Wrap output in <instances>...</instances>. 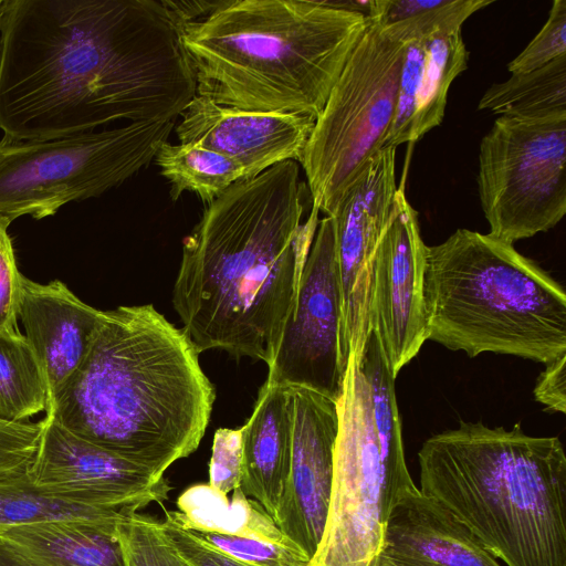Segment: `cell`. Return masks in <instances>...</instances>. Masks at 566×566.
Listing matches in <instances>:
<instances>
[{
  "label": "cell",
  "mask_w": 566,
  "mask_h": 566,
  "mask_svg": "<svg viewBox=\"0 0 566 566\" xmlns=\"http://www.w3.org/2000/svg\"><path fill=\"white\" fill-rule=\"evenodd\" d=\"M196 96L163 0H7L0 28L3 139L177 119Z\"/></svg>",
  "instance_id": "cell-1"
},
{
  "label": "cell",
  "mask_w": 566,
  "mask_h": 566,
  "mask_svg": "<svg viewBox=\"0 0 566 566\" xmlns=\"http://www.w3.org/2000/svg\"><path fill=\"white\" fill-rule=\"evenodd\" d=\"M297 161L274 165L207 205L182 242L172 305L199 353L272 363L318 224L301 223Z\"/></svg>",
  "instance_id": "cell-2"
},
{
  "label": "cell",
  "mask_w": 566,
  "mask_h": 566,
  "mask_svg": "<svg viewBox=\"0 0 566 566\" xmlns=\"http://www.w3.org/2000/svg\"><path fill=\"white\" fill-rule=\"evenodd\" d=\"M199 350L151 304L104 311L90 349L45 415L158 476L197 450L214 388Z\"/></svg>",
  "instance_id": "cell-3"
},
{
  "label": "cell",
  "mask_w": 566,
  "mask_h": 566,
  "mask_svg": "<svg viewBox=\"0 0 566 566\" xmlns=\"http://www.w3.org/2000/svg\"><path fill=\"white\" fill-rule=\"evenodd\" d=\"M369 22L325 1L221 0L179 29L196 95L316 119Z\"/></svg>",
  "instance_id": "cell-4"
},
{
  "label": "cell",
  "mask_w": 566,
  "mask_h": 566,
  "mask_svg": "<svg viewBox=\"0 0 566 566\" xmlns=\"http://www.w3.org/2000/svg\"><path fill=\"white\" fill-rule=\"evenodd\" d=\"M419 491L506 566H566V454L558 437L460 421L418 452Z\"/></svg>",
  "instance_id": "cell-5"
},
{
  "label": "cell",
  "mask_w": 566,
  "mask_h": 566,
  "mask_svg": "<svg viewBox=\"0 0 566 566\" xmlns=\"http://www.w3.org/2000/svg\"><path fill=\"white\" fill-rule=\"evenodd\" d=\"M428 339L469 357L511 355L547 364L566 355L563 286L513 244L455 230L427 245Z\"/></svg>",
  "instance_id": "cell-6"
},
{
  "label": "cell",
  "mask_w": 566,
  "mask_h": 566,
  "mask_svg": "<svg viewBox=\"0 0 566 566\" xmlns=\"http://www.w3.org/2000/svg\"><path fill=\"white\" fill-rule=\"evenodd\" d=\"M408 42L391 25L370 20L315 119L300 163L313 207L325 216L384 147Z\"/></svg>",
  "instance_id": "cell-7"
},
{
  "label": "cell",
  "mask_w": 566,
  "mask_h": 566,
  "mask_svg": "<svg viewBox=\"0 0 566 566\" xmlns=\"http://www.w3.org/2000/svg\"><path fill=\"white\" fill-rule=\"evenodd\" d=\"M176 119L49 140H0V214L39 220L123 184L156 156Z\"/></svg>",
  "instance_id": "cell-8"
},
{
  "label": "cell",
  "mask_w": 566,
  "mask_h": 566,
  "mask_svg": "<svg viewBox=\"0 0 566 566\" xmlns=\"http://www.w3.org/2000/svg\"><path fill=\"white\" fill-rule=\"evenodd\" d=\"M338 431L326 526L307 566H375L387 518L417 486L386 458L374 426L369 388L349 355L336 401Z\"/></svg>",
  "instance_id": "cell-9"
},
{
  "label": "cell",
  "mask_w": 566,
  "mask_h": 566,
  "mask_svg": "<svg viewBox=\"0 0 566 566\" xmlns=\"http://www.w3.org/2000/svg\"><path fill=\"white\" fill-rule=\"evenodd\" d=\"M478 190L490 234L513 244L566 213V114L497 117L480 143Z\"/></svg>",
  "instance_id": "cell-10"
},
{
  "label": "cell",
  "mask_w": 566,
  "mask_h": 566,
  "mask_svg": "<svg viewBox=\"0 0 566 566\" xmlns=\"http://www.w3.org/2000/svg\"><path fill=\"white\" fill-rule=\"evenodd\" d=\"M347 363L334 221L325 216L318 221L266 381L307 388L337 401Z\"/></svg>",
  "instance_id": "cell-11"
},
{
  "label": "cell",
  "mask_w": 566,
  "mask_h": 566,
  "mask_svg": "<svg viewBox=\"0 0 566 566\" xmlns=\"http://www.w3.org/2000/svg\"><path fill=\"white\" fill-rule=\"evenodd\" d=\"M396 148L386 145L368 159L332 213L347 357H360L370 333L373 261L394 211Z\"/></svg>",
  "instance_id": "cell-12"
},
{
  "label": "cell",
  "mask_w": 566,
  "mask_h": 566,
  "mask_svg": "<svg viewBox=\"0 0 566 566\" xmlns=\"http://www.w3.org/2000/svg\"><path fill=\"white\" fill-rule=\"evenodd\" d=\"M427 245L418 212L397 188L390 221L373 261L369 327L396 378L428 340L424 304Z\"/></svg>",
  "instance_id": "cell-13"
},
{
  "label": "cell",
  "mask_w": 566,
  "mask_h": 566,
  "mask_svg": "<svg viewBox=\"0 0 566 566\" xmlns=\"http://www.w3.org/2000/svg\"><path fill=\"white\" fill-rule=\"evenodd\" d=\"M286 387L292 423L291 468L273 521L311 562L322 541L329 510L337 405L311 389Z\"/></svg>",
  "instance_id": "cell-14"
},
{
  "label": "cell",
  "mask_w": 566,
  "mask_h": 566,
  "mask_svg": "<svg viewBox=\"0 0 566 566\" xmlns=\"http://www.w3.org/2000/svg\"><path fill=\"white\" fill-rule=\"evenodd\" d=\"M27 474L39 486L102 507L140 510L150 502L161 503L170 490L165 476L76 436L50 415L43 418Z\"/></svg>",
  "instance_id": "cell-15"
},
{
  "label": "cell",
  "mask_w": 566,
  "mask_h": 566,
  "mask_svg": "<svg viewBox=\"0 0 566 566\" xmlns=\"http://www.w3.org/2000/svg\"><path fill=\"white\" fill-rule=\"evenodd\" d=\"M179 116V143H195L232 159L243 168L245 180L276 164L301 161L315 124L307 115L242 111L199 95Z\"/></svg>",
  "instance_id": "cell-16"
},
{
  "label": "cell",
  "mask_w": 566,
  "mask_h": 566,
  "mask_svg": "<svg viewBox=\"0 0 566 566\" xmlns=\"http://www.w3.org/2000/svg\"><path fill=\"white\" fill-rule=\"evenodd\" d=\"M103 315L62 281L41 284L21 274L17 317L41 366L49 402L85 358Z\"/></svg>",
  "instance_id": "cell-17"
},
{
  "label": "cell",
  "mask_w": 566,
  "mask_h": 566,
  "mask_svg": "<svg viewBox=\"0 0 566 566\" xmlns=\"http://www.w3.org/2000/svg\"><path fill=\"white\" fill-rule=\"evenodd\" d=\"M461 29L441 30L408 42L397 106L384 146L416 143L439 126L453 80L468 67Z\"/></svg>",
  "instance_id": "cell-18"
},
{
  "label": "cell",
  "mask_w": 566,
  "mask_h": 566,
  "mask_svg": "<svg viewBox=\"0 0 566 566\" xmlns=\"http://www.w3.org/2000/svg\"><path fill=\"white\" fill-rule=\"evenodd\" d=\"M379 556L394 566H502L449 510L418 488L391 510Z\"/></svg>",
  "instance_id": "cell-19"
},
{
  "label": "cell",
  "mask_w": 566,
  "mask_h": 566,
  "mask_svg": "<svg viewBox=\"0 0 566 566\" xmlns=\"http://www.w3.org/2000/svg\"><path fill=\"white\" fill-rule=\"evenodd\" d=\"M240 491L274 518L285 489L292 453L289 390L264 382L254 410L242 427Z\"/></svg>",
  "instance_id": "cell-20"
},
{
  "label": "cell",
  "mask_w": 566,
  "mask_h": 566,
  "mask_svg": "<svg viewBox=\"0 0 566 566\" xmlns=\"http://www.w3.org/2000/svg\"><path fill=\"white\" fill-rule=\"evenodd\" d=\"M0 538L38 566H125L117 523L25 524L0 531Z\"/></svg>",
  "instance_id": "cell-21"
},
{
  "label": "cell",
  "mask_w": 566,
  "mask_h": 566,
  "mask_svg": "<svg viewBox=\"0 0 566 566\" xmlns=\"http://www.w3.org/2000/svg\"><path fill=\"white\" fill-rule=\"evenodd\" d=\"M478 108L499 117L524 120L566 114V54L539 69L494 83L481 97Z\"/></svg>",
  "instance_id": "cell-22"
},
{
  "label": "cell",
  "mask_w": 566,
  "mask_h": 566,
  "mask_svg": "<svg viewBox=\"0 0 566 566\" xmlns=\"http://www.w3.org/2000/svg\"><path fill=\"white\" fill-rule=\"evenodd\" d=\"M154 160L170 184L172 200L190 191L207 206L233 184L245 180L239 164L195 143L166 142Z\"/></svg>",
  "instance_id": "cell-23"
},
{
  "label": "cell",
  "mask_w": 566,
  "mask_h": 566,
  "mask_svg": "<svg viewBox=\"0 0 566 566\" xmlns=\"http://www.w3.org/2000/svg\"><path fill=\"white\" fill-rule=\"evenodd\" d=\"M125 509L94 506L72 501L36 485L27 472L0 482V531L53 521L117 523Z\"/></svg>",
  "instance_id": "cell-24"
},
{
  "label": "cell",
  "mask_w": 566,
  "mask_h": 566,
  "mask_svg": "<svg viewBox=\"0 0 566 566\" xmlns=\"http://www.w3.org/2000/svg\"><path fill=\"white\" fill-rule=\"evenodd\" d=\"M178 507L180 520L188 526L290 542L273 518L240 489L233 491L229 502L208 484L195 485L178 499Z\"/></svg>",
  "instance_id": "cell-25"
},
{
  "label": "cell",
  "mask_w": 566,
  "mask_h": 566,
  "mask_svg": "<svg viewBox=\"0 0 566 566\" xmlns=\"http://www.w3.org/2000/svg\"><path fill=\"white\" fill-rule=\"evenodd\" d=\"M48 406V385L24 334L0 332V419L25 422Z\"/></svg>",
  "instance_id": "cell-26"
},
{
  "label": "cell",
  "mask_w": 566,
  "mask_h": 566,
  "mask_svg": "<svg viewBox=\"0 0 566 566\" xmlns=\"http://www.w3.org/2000/svg\"><path fill=\"white\" fill-rule=\"evenodd\" d=\"M126 507L117 522L125 566H193L165 535L160 521Z\"/></svg>",
  "instance_id": "cell-27"
},
{
  "label": "cell",
  "mask_w": 566,
  "mask_h": 566,
  "mask_svg": "<svg viewBox=\"0 0 566 566\" xmlns=\"http://www.w3.org/2000/svg\"><path fill=\"white\" fill-rule=\"evenodd\" d=\"M176 516L189 534L240 563L251 566H307L310 563L290 542L192 527L182 523L178 512Z\"/></svg>",
  "instance_id": "cell-28"
},
{
  "label": "cell",
  "mask_w": 566,
  "mask_h": 566,
  "mask_svg": "<svg viewBox=\"0 0 566 566\" xmlns=\"http://www.w3.org/2000/svg\"><path fill=\"white\" fill-rule=\"evenodd\" d=\"M566 54V0H555L548 19L527 44L509 64L511 74L527 73Z\"/></svg>",
  "instance_id": "cell-29"
},
{
  "label": "cell",
  "mask_w": 566,
  "mask_h": 566,
  "mask_svg": "<svg viewBox=\"0 0 566 566\" xmlns=\"http://www.w3.org/2000/svg\"><path fill=\"white\" fill-rule=\"evenodd\" d=\"M43 430L38 422L0 419V482L24 474L36 453Z\"/></svg>",
  "instance_id": "cell-30"
},
{
  "label": "cell",
  "mask_w": 566,
  "mask_h": 566,
  "mask_svg": "<svg viewBox=\"0 0 566 566\" xmlns=\"http://www.w3.org/2000/svg\"><path fill=\"white\" fill-rule=\"evenodd\" d=\"M242 428H220L214 432L209 464V486L227 496L240 488L242 478Z\"/></svg>",
  "instance_id": "cell-31"
},
{
  "label": "cell",
  "mask_w": 566,
  "mask_h": 566,
  "mask_svg": "<svg viewBox=\"0 0 566 566\" xmlns=\"http://www.w3.org/2000/svg\"><path fill=\"white\" fill-rule=\"evenodd\" d=\"M12 222L0 214V332L20 331L17 304L21 273L18 270L8 228Z\"/></svg>",
  "instance_id": "cell-32"
},
{
  "label": "cell",
  "mask_w": 566,
  "mask_h": 566,
  "mask_svg": "<svg viewBox=\"0 0 566 566\" xmlns=\"http://www.w3.org/2000/svg\"><path fill=\"white\" fill-rule=\"evenodd\" d=\"M160 523L167 538L193 566H251L218 552L189 534L177 518L176 512L167 511Z\"/></svg>",
  "instance_id": "cell-33"
},
{
  "label": "cell",
  "mask_w": 566,
  "mask_h": 566,
  "mask_svg": "<svg viewBox=\"0 0 566 566\" xmlns=\"http://www.w3.org/2000/svg\"><path fill=\"white\" fill-rule=\"evenodd\" d=\"M566 355L546 364L534 387L535 399L554 412H566Z\"/></svg>",
  "instance_id": "cell-34"
},
{
  "label": "cell",
  "mask_w": 566,
  "mask_h": 566,
  "mask_svg": "<svg viewBox=\"0 0 566 566\" xmlns=\"http://www.w3.org/2000/svg\"><path fill=\"white\" fill-rule=\"evenodd\" d=\"M0 566H38L22 553L0 538Z\"/></svg>",
  "instance_id": "cell-35"
},
{
  "label": "cell",
  "mask_w": 566,
  "mask_h": 566,
  "mask_svg": "<svg viewBox=\"0 0 566 566\" xmlns=\"http://www.w3.org/2000/svg\"><path fill=\"white\" fill-rule=\"evenodd\" d=\"M375 566H394L392 564H390L388 560H386L385 558L378 556V559L375 564Z\"/></svg>",
  "instance_id": "cell-36"
},
{
  "label": "cell",
  "mask_w": 566,
  "mask_h": 566,
  "mask_svg": "<svg viewBox=\"0 0 566 566\" xmlns=\"http://www.w3.org/2000/svg\"><path fill=\"white\" fill-rule=\"evenodd\" d=\"M6 2H7V0H0V28H1V23H2L4 9H6Z\"/></svg>",
  "instance_id": "cell-37"
}]
</instances>
